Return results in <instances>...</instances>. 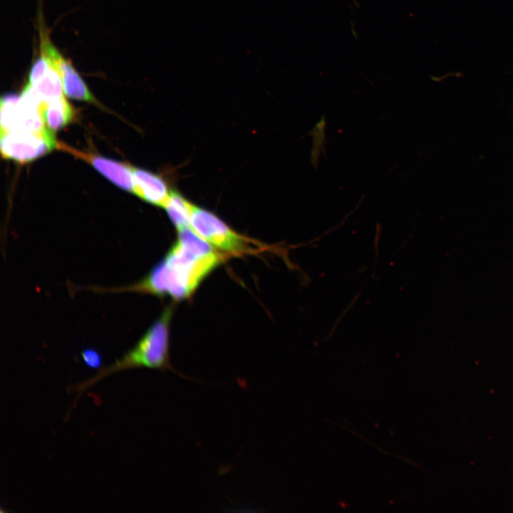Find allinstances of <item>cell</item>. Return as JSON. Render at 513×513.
<instances>
[{
    "label": "cell",
    "mask_w": 513,
    "mask_h": 513,
    "mask_svg": "<svg viewBox=\"0 0 513 513\" xmlns=\"http://www.w3.org/2000/svg\"><path fill=\"white\" fill-rule=\"evenodd\" d=\"M228 256L190 227L177 235L165 256L140 281L129 286L102 289L109 292H137L180 301L192 297L203 281Z\"/></svg>",
    "instance_id": "1"
},
{
    "label": "cell",
    "mask_w": 513,
    "mask_h": 513,
    "mask_svg": "<svg viewBox=\"0 0 513 513\" xmlns=\"http://www.w3.org/2000/svg\"><path fill=\"white\" fill-rule=\"evenodd\" d=\"M175 304H168L157 318L150 325L135 345L120 358L108 366L101 368L90 378L68 388L70 393H77L74 404L81 394L101 379L119 371L136 368L171 370L186 379H192L175 369L170 361V324Z\"/></svg>",
    "instance_id": "2"
},
{
    "label": "cell",
    "mask_w": 513,
    "mask_h": 513,
    "mask_svg": "<svg viewBox=\"0 0 513 513\" xmlns=\"http://www.w3.org/2000/svg\"><path fill=\"white\" fill-rule=\"evenodd\" d=\"M190 227L201 238L227 256L252 252L251 239L239 234L212 212L193 206Z\"/></svg>",
    "instance_id": "3"
},
{
    "label": "cell",
    "mask_w": 513,
    "mask_h": 513,
    "mask_svg": "<svg viewBox=\"0 0 513 513\" xmlns=\"http://www.w3.org/2000/svg\"><path fill=\"white\" fill-rule=\"evenodd\" d=\"M43 103L27 83L21 95L13 93L1 100V134L11 132H40L45 126Z\"/></svg>",
    "instance_id": "4"
},
{
    "label": "cell",
    "mask_w": 513,
    "mask_h": 513,
    "mask_svg": "<svg viewBox=\"0 0 513 513\" xmlns=\"http://www.w3.org/2000/svg\"><path fill=\"white\" fill-rule=\"evenodd\" d=\"M54 132L48 128L40 132H11L1 134L0 147L4 158L26 163L57 148Z\"/></svg>",
    "instance_id": "5"
},
{
    "label": "cell",
    "mask_w": 513,
    "mask_h": 513,
    "mask_svg": "<svg viewBox=\"0 0 513 513\" xmlns=\"http://www.w3.org/2000/svg\"><path fill=\"white\" fill-rule=\"evenodd\" d=\"M41 28V52L60 74L65 95L72 99L96 103L95 98L71 63L55 47L46 31Z\"/></svg>",
    "instance_id": "6"
},
{
    "label": "cell",
    "mask_w": 513,
    "mask_h": 513,
    "mask_svg": "<svg viewBox=\"0 0 513 513\" xmlns=\"http://www.w3.org/2000/svg\"><path fill=\"white\" fill-rule=\"evenodd\" d=\"M57 148L87 162L118 187L134 194L130 165L79 150L64 142H58Z\"/></svg>",
    "instance_id": "7"
},
{
    "label": "cell",
    "mask_w": 513,
    "mask_h": 513,
    "mask_svg": "<svg viewBox=\"0 0 513 513\" xmlns=\"http://www.w3.org/2000/svg\"><path fill=\"white\" fill-rule=\"evenodd\" d=\"M134 194L142 200L163 207L170 191L162 177L150 171L131 166Z\"/></svg>",
    "instance_id": "8"
},
{
    "label": "cell",
    "mask_w": 513,
    "mask_h": 513,
    "mask_svg": "<svg viewBox=\"0 0 513 513\" xmlns=\"http://www.w3.org/2000/svg\"><path fill=\"white\" fill-rule=\"evenodd\" d=\"M42 116L45 126L55 132L67 125L74 117V111L65 97L43 103Z\"/></svg>",
    "instance_id": "9"
},
{
    "label": "cell",
    "mask_w": 513,
    "mask_h": 513,
    "mask_svg": "<svg viewBox=\"0 0 513 513\" xmlns=\"http://www.w3.org/2000/svg\"><path fill=\"white\" fill-rule=\"evenodd\" d=\"M194 204L176 190H171L163 207L177 231L190 227Z\"/></svg>",
    "instance_id": "10"
},
{
    "label": "cell",
    "mask_w": 513,
    "mask_h": 513,
    "mask_svg": "<svg viewBox=\"0 0 513 513\" xmlns=\"http://www.w3.org/2000/svg\"><path fill=\"white\" fill-rule=\"evenodd\" d=\"M29 85L43 103H48L64 96L61 78L51 63L50 68L38 82Z\"/></svg>",
    "instance_id": "11"
},
{
    "label": "cell",
    "mask_w": 513,
    "mask_h": 513,
    "mask_svg": "<svg viewBox=\"0 0 513 513\" xmlns=\"http://www.w3.org/2000/svg\"><path fill=\"white\" fill-rule=\"evenodd\" d=\"M51 63L46 56L41 52L40 56L33 63L28 76V83L34 84L38 82L48 71Z\"/></svg>",
    "instance_id": "12"
},
{
    "label": "cell",
    "mask_w": 513,
    "mask_h": 513,
    "mask_svg": "<svg viewBox=\"0 0 513 513\" xmlns=\"http://www.w3.org/2000/svg\"><path fill=\"white\" fill-rule=\"evenodd\" d=\"M81 357L84 363L90 368H99L101 365V356L95 349H84L81 353Z\"/></svg>",
    "instance_id": "13"
}]
</instances>
